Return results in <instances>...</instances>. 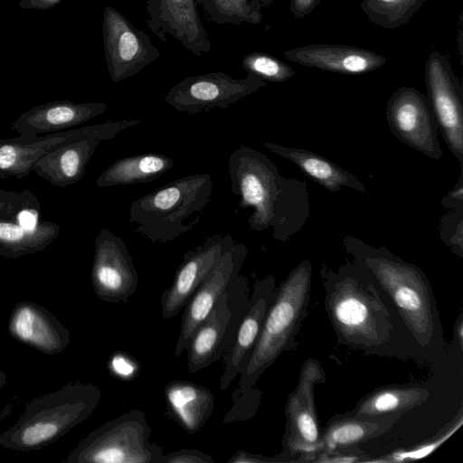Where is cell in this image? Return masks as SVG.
<instances>
[{"mask_svg":"<svg viewBox=\"0 0 463 463\" xmlns=\"http://www.w3.org/2000/svg\"><path fill=\"white\" fill-rule=\"evenodd\" d=\"M228 174L240 207L252 209L250 230L271 228L272 238L286 242L302 229L310 214L306 182L282 176L271 159L247 146L230 155Z\"/></svg>","mask_w":463,"mask_h":463,"instance_id":"cell-1","label":"cell"},{"mask_svg":"<svg viewBox=\"0 0 463 463\" xmlns=\"http://www.w3.org/2000/svg\"><path fill=\"white\" fill-rule=\"evenodd\" d=\"M353 262L365 269L389 296L407 329L421 347L443 345L442 328L430 283L424 272L385 247L347 235L343 239Z\"/></svg>","mask_w":463,"mask_h":463,"instance_id":"cell-2","label":"cell"},{"mask_svg":"<svg viewBox=\"0 0 463 463\" xmlns=\"http://www.w3.org/2000/svg\"><path fill=\"white\" fill-rule=\"evenodd\" d=\"M320 274L325 310L339 344L369 350L390 341L391 313L365 269L348 262L337 270L322 265Z\"/></svg>","mask_w":463,"mask_h":463,"instance_id":"cell-3","label":"cell"},{"mask_svg":"<svg viewBox=\"0 0 463 463\" xmlns=\"http://www.w3.org/2000/svg\"><path fill=\"white\" fill-rule=\"evenodd\" d=\"M312 283V264L299 262L277 287L276 294L248 363L240 373L236 397L255 387L263 373L283 352L294 351L297 335L307 315Z\"/></svg>","mask_w":463,"mask_h":463,"instance_id":"cell-4","label":"cell"},{"mask_svg":"<svg viewBox=\"0 0 463 463\" xmlns=\"http://www.w3.org/2000/svg\"><path fill=\"white\" fill-rule=\"evenodd\" d=\"M101 398L99 387L72 382L29 402L9 429L0 434V446L15 451L41 449L90 418Z\"/></svg>","mask_w":463,"mask_h":463,"instance_id":"cell-5","label":"cell"},{"mask_svg":"<svg viewBox=\"0 0 463 463\" xmlns=\"http://www.w3.org/2000/svg\"><path fill=\"white\" fill-rule=\"evenodd\" d=\"M213 194L210 175L183 176L134 201L129 222L134 232L153 243L170 242L197 225Z\"/></svg>","mask_w":463,"mask_h":463,"instance_id":"cell-6","label":"cell"},{"mask_svg":"<svg viewBox=\"0 0 463 463\" xmlns=\"http://www.w3.org/2000/svg\"><path fill=\"white\" fill-rule=\"evenodd\" d=\"M144 411L133 409L94 429L69 453L67 463H161L163 449L150 442Z\"/></svg>","mask_w":463,"mask_h":463,"instance_id":"cell-7","label":"cell"},{"mask_svg":"<svg viewBox=\"0 0 463 463\" xmlns=\"http://www.w3.org/2000/svg\"><path fill=\"white\" fill-rule=\"evenodd\" d=\"M250 300L248 279L240 273L218 298L186 348L187 372L194 373L222 359Z\"/></svg>","mask_w":463,"mask_h":463,"instance_id":"cell-8","label":"cell"},{"mask_svg":"<svg viewBox=\"0 0 463 463\" xmlns=\"http://www.w3.org/2000/svg\"><path fill=\"white\" fill-rule=\"evenodd\" d=\"M326 382L321 364L315 358L306 360L300 369L295 390L285 406L286 429L281 453L288 462L316 453L322 449L321 429L315 403L316 384Z\"/></svg>","mask_w":463,"mask_h":463,"instance_id":"cell-9","label":"cell"},{"mask_svg":"<svg viewBox=\"0 0 463 463\" xmlns=\"http://www.w3.org/2000/svg\"><path fill=\"white\" fill-rule=\"evenodd\" d=\"M139 123V119L107 121L40 136L31 143L21 136L12 137L10 142L0 146V179L25 177L41 157L59 146L78 140H109Z\"/></svg>","mask_w":463,"mask_h":463,"instance_id":"cell-10","label":"cell"},{"mask_svg":"<svg viewBox=\"0 0 463 463\" xmlns=\"http://www.w3.org/2000/svg\"><path fill=\"white\" fill-rule=\"evenodd\" d=\"M266 85L251 73L235 79L224 72H210L184 78L170 89L165 100L177 111L189 115L213 109L225 110Z\"/></svg>","mask_w":463,"mask_h":463,"instance_id":"cell-11","label":"cell"},{"mask_svg":"<svg viewBox=\"0 0 463 463\" xmlns=\"http://www.w3.org/2000/svg\"><path fill=\"white\" fill-rule=\"evenodd\" d=\"M428 99L442 137L458 159L463 164V89L454 74L450 62L438 51L432 50L424 67Z\"/></svg>","mask_w":463,"mask_h":463,"instance_id":"cell-12","label":"cell"},{"mask_svg":"<svg viewBox=\"0 0 463 463\" xmlns=\"http://www.w3.org/2000/svg\"><path fill=\"white\" fill-rule=\"evenodd\" d=\"M102 38L108 71L114 82L135 76L160 55L146 33L109 5L103 12Z\"/></svg>","mask_w":463,"mask_h":463,"instance_id":"cell-13","label":"cell"},{"mask_svg":"<svg viewBox=\"0 0 463 463\" xmlns=\"http://www.w3.org/2000/svg\"><path fill=\"white\" fill-rule=\"evenodd\" d=\"M386 118L401 142L433 160L441 157L437 121L428 98L417 89L396 90L387 102Z\"/></svg>","mask_w":463,"mask_h":463,"instance_id":"cell-14","label":"cell"},{"mask_svg":"<svg viewBox=\"0 0 463 463\" xmlns=\"http://www.w3.org/2000/svg\"><path fill=\"white\" fill-rule=\"evenodd\" d=\"M91 284L96 297L107 303L127 302L138 285V274L124 241L106 227L96 235Z\"/></svg>","mask_w":463,"mask_h":463,"instance_id":"cell-15","label":"cell"},{"mask_svg":"<svg viewBox=\"0 0 463 463\" xmlns=\"http://www.w3.org/2000/svg\"><path fill=\"white\" fill-rule=\"evenodd\" d=\"M248 254L245 244L236 242L217 260L205 279L193 294L181 319V329L175 347V355L186 350L201 323L212 311L218 298L227 290L232 280L240 273Z\"/></svg>","mask_w":463,"mask_h":463,"instance_id":"cell-16","label":"cell"},{"mask_svg":"<svg viewBox=\"0 0 463 463\" xmlns=\"http://www.w3.org/2000/svg\"><path fill=\"white\" fill-rule=\"evenodd\" d=\"M235 241L230 234H213L185 252L170 287L161 295V315L175 317L205 279L217 260Z\"/></svg>","mask_w":463,"mask_h":463,"instance_id":"cell-17","label":"cell"},{"mask_svg":"<svg viewBox=\"0 0 463 463\" xmlns=\"http://www.w3.org/2000/svg\"><path fill=\"white\" fill-rule=\"evenodd\" d=\"M276 288V279L271 274L264 279H255L249 308L240 322L232 342L222 357L224 364L220 378L222 391H226L246 366L266 314L274 300Z\"/></svg>","mask_w":463,"mask_h":463,"instance_id":"cell-18","label":"cell"},{"mask_svg":"<svg viewBox=\"0 0 463 463\" xmlns=\"http://www.w3.org/2000/svg\"><path fill=\"white\" fill-rule=\"evenodd\" d=\"M148 29L166 43L170 34L197 57L212 49L195 0H146Z\"/></svg>","mask_w":463,"mask_h":463,"instance_id":"cell-19","label":"cell"},{"mask_svg":"<svg viewBox=\"0 0 463 463\" xmlns=\"http://www.w3.org/2000/svg\"><path fill=\"white\" fill-rule=\"evenodd\" d=\"M7 329L16 341L49 355L61 354L71 342L68 328L47 308L33 301L14 306Z\"/></svg>","mask_w":463,"mask_h":463,"instance_id":"cell-20","label":"cell"},{"mask_svg":"<svg viewBox=\"0 0 463 463\" xmlns=\"http://www.w3.org/2000/svg\"><path fill=\"white\" fill-rule=\"evenodd\" d=\"M283 56L302 66L345 75H359L384 66L386 57L372 50L334 43H310L283 52Z\"/></svg>","mask_w":463,"mask_h":463,"instance_id":"cell-21","label":"cell"},{"mask_svg":"<svg viewBox=\"0 0 463 463\" xmlns=\"http://www.w3.org/2000/svg\"><path fill=\"white\" fill-rule=\"evenodd\" d=\"M107 105L102 102L76 103L56 100L37 105L22 113L11 129L23 137L34 138L74 128L104 114Z\"/></svg>","mask_w":463,"mask_h":463,"instance_id":"cell-22","label":"cell"},{"mask_svg":"<svg viewBox=\"0 0 463 463\" xmlns=\"http://www.w3.org/2000/svg\"><path fill=\"white\" fill-rule=\"evenodd\" d=\"M167 412L186 432L195 434L214 409L212 392L190 381L175 380L164 388Z\"/></svg>","mask_w":463,"mask_h":463,"instance_id":"cell-23","label":"cell"},{"mask_svg":"<svg viewBox=\"0 0 463 463\" xmlns=\"http://www.w3.org/2000/svg\"><path fill=\"white\" fill-rule=\"evenodd\" d=\"M402 413L354 415L336 413L321 430L322 449L359 445L390 430Z\"/></svg>","mask_w":463,"mask_h":463,"instance_id":"cell-24","label":"cell"},{"mask_svg":"<svg viewBox=\"0 0 463 463\" xmlns=\"http://www.w3.org/2000/svg\"><path fill=\"white\" fill-rule=\"evenodd\" d=\"M99 140H78L59 146L41 157L32 171L52 184L66 187L82 179Z\"/></svg>","mask_w":463,"mask_h":463,"instance_id":"cell-25","label":"cell"},{"mask_svg":"<svg viewBox=\"0 0 463 463\" xmlns=\"http://www.w3.org/2000/svg\"><path fill=\"white\" fill-rule=\"evenodd\" d=\"M263 146L274 154L294 163L303 173L332 193L347 187L365 193V185L347 170L326 157L302 148L284 146L269 141H261Z\"/></svg>","mask_w":463,"mask_h":463,"instance_id":"cell-26","label":"cell"},{"mask_svg":"<svg viewBox=\"0 0 463 463\" xmlns=\"http://www.w3.org/2000/svg\"><path fill=\"white\" fill-rule=\"evenodd\" d=\"M174 166V161L158 153H146L119 158L98 177L99 187L129 185L152 182Z\"/></svg>","mask_w":463,"mask_h":463,"instance_id":"cell-27","label":"cell"},{"mask_svg":"<svg viewBox=\"0 0 463 463\" xmlns=\"http://www.w3.org/2000/svg\"><path fill=\"white\" fill-rule=\"evenodd\" d=\"M429 390L419 386L388 385L374 389L364 395L350 411L354 415L402 413L429 400Z\"/></svg>","mask_w":463,"mask_h":463,"instance_id":"cell-28","label":"cell"},{"mask_svg":"<svg viewBox=\"0 0 463 463\" xmlns=\"http://www.w3.org/2000/svg\"><path fill=\"white\" fill-rule=\"evenodd\" d=\"M60 230V225L51 221L29 230L13 220L0 219V256L17 259L43 250L59 237Z\"/></svg>","mask_w":463,"mask_h":463,"instance_id":"cell-29","label":"cell"},{"mask_svg":"<svg viewBox=\"0 0 463 463\" xmlns=\"http://www.w3.org/2000/svg\"><path fill=\"white\" fill-rule=\"evenodd\" d=\"M208 18L215 24H258L262 21L260 0H196Z\"/></svg>","mask_w":463,"mask_h":463,"instance_id":"cell-30","label":"cell"},{"mask_svg":"<svg viewBox=\"0 0 463 463\" xmlns=\"http://www.w3.org/2000/svg\"><path fill=\"white\" fill-rule=\"evenodd\" d=\"M429 0H363L361 9L370 22L393 30L407 24Z\"/></svg>","mask_w":463,"mask_h":463,"instance_id":"cell-31","label":"cell"},{"mask_svg":"<svg viewBox=\"0 0 463 463\" xmlns=\"http://www.w3.org/2000/svg\"><path fill=\"white\" fill-rule=\"evenodd\" d=\"M462 423L463 407L460 406L457 415L430 439L410 449H398L380 458H369L366 462H409L424 458L447 441L461 427Z\"/></svg>","mask_w":463,"mask_h":463,"instance_id":"cell-32","label":"cell"},{"mask_svg":"<svg viewBox=\"0 0 463 463\" xmlns=\"http://www.w3.org/2000/svg\"><path fill=\"white\" fill-rule=\"evenodd\" d=\"M5 199L8 219L29 230L38 229L44 223L41 219V204L31 191H5Z\"/></svg>","mask_w":463,"mask_h":463,"instance_id":"cell-33","label":"cell"},{"mask_svg":"<svg viewBox=\"0 0 463 463\" xmlns=\"http://www.w3.org/2000/svg\"><path fill=\"white\" fill-rule=\"evenodd\" d=\"M241 65L247 73L266 82H284L295 75L294 69L288 63L262 52L248 53L243 57Z\"/></svg>","mask_w":463,"mask_h":463,"instance_id":"cell-34","label":"cell"},{"mask_svg":"<svg viewBox=\"0 0 463 463\" xmlns=\"http://www.w3.org/2000/svg\"><path fill=\"white\" fill-rule=\"evenodd\" d=\"M369 456L358 445L324 449L316 453L298 458V463H362ZM296 462V463H297Z\"/></svg>","mask_w":463,"mask_h":463,"instance_id":"cell-35","label":"cell"},{"mask_svg":"<svg viewBox=\"0 0 463 463\" xmlns=\"http://www.w3.org/2000/svg\"><path fill=\"white\" fill-rule=\"evenodd\" d=\"M463 204L443 217L440 222V237L451 250L463 257Z\"/></svg>","mask_w":463,"mask_h":463,"instance_id":"cell-36","label":"cell"},{"mask_svg":"<svg viewBox=\"0 0 463 463\" xmlns=\"http://www.w3.org/2000/svg\"><path fill=\"white\" fill-rule=\"evenodd\" d=\"M107 366L113 377L123 381L133 380L141 370L140 364L133 356L121 351L110 355Z\"/></svg>","mask_w":463,"mask_h":463,"instance_id":"cell-37","label":"cell"},{"mask_svg":"<svg viewBox=\"0 0 463 463\" xmlns=\"http://www.w3.org/2000/svg\"><path fill=\"white\" fill-rule=\"evenodd\" d=\"M161 463H214L211 455L196 449H182L163 455Z\"/></svg>","mask_w":463,"mask_h":463,"instance_id":"cell-38","label":"cell"},{"mask_svg":"<svg viewBox=\"0 0 463 463\" xmlns=\"http://www.w3.org/2000/svg\"><path fill=\"white\" fill-rule=\"evenodd\" d=\"M288 463L286 457L280 452L275 456H265L240 449L226 463Z\"/></svg>","mask_w":463,"mask_h":463,"instance_id":"cell-39","label":"cell"},{"mask_svg":"<svg viewBox=\"0 0 463 463\" xmlns=\"http://www.w3.org/2000/svg\"><path fill=\"white\" fill-rule=\"evenodd\" d=\"M321 0H290L289 11L296 18H303L310 14Z\"/></svg>","mask_w":463,"mask_h":463,"instance_id":"cell-40","label":"cell"},{"mask_svg":"<svg viewBox=\"0 0 463 463\" xmlns=\"http://www.w3.org/2000/svg\"><path fill=\"white\" fill-rule=\"evenodd\" d=\"M441 204L452 209L463 204L462 175L459 177L458 184L442 198Z\"/></svg>","mask_w":463,"mask_h":463,"instance_id":"cell-41","label":"cell"},{"mask_svg":"<svg viewBox=\"0 0 463 463\" xmlns=\"http://www.w3.org/2000/svg\"><path fill=\"white\" fill-rule=\"evenodd\" d=\"M62 0H20L18 5L24 9L47 10L53 8Z\"/></svg>","mask_w":463,"mask_h":463,"instance_id":"cell-42","label":"cell"},{"mask_svg":"<svg viewBox=\"0 0 463 463\" xmlns=\"http://www.w3.org/2000/svg\"><path fill=\"white\" fill-rule=\"evenodd\" d=\"M453 342L455 347H458L460 352L463 351V314L459 313L453 328Z\"/></svg>","mask_w":463,"mask_h":463,"instance_id":"cell-43","label":"cell"},{"mask_svg":"<svg viewBox=\"0 0 463 463\" xmlns=\"http://www.w3.org/2000/svg\"><path fill=\"white\" fill-rule=\"evenodd\" d=\"M0 219H8L5 190L0 189Z\"/></svg>","mask_w":463,"mask_h":463,"instance_id":"cell-44","label":"cell"},{"mask_svg":"<svg viewBox=\"0 0 463 463\" xmlns=\"http://www.w3.org/2000/svg\"><path fill=\"white\" fill-rule=\"evenodd\" d=\"M6 380H7L6 373L0 369V390L5 384Z\"/></svg>","mask_w":463,"mask_h":463,"instance_id":"cell-45","label":"cell"},{"mask_svg":"<svg viewBox=\"0 0 463 463\" xmlns=\"http://www.w3.org/2000/svg\"><path fill=\"white\" fill-rule=\"evenodd\" d=\"M260 2L263 7L268 8L274 3V0H260Z\"/></svg>","mask_w":463,"mask_h":463,"instance_id":"cell-46","label":"cell"},{"mask_svg":"<svg viewBox=\"0 0 463 463\" xmlns=\"http://www.w3.org/2000/svg\"><path fill=\"white\" fill-rule=\"evenodd\" d=\"M11 141V138L0 139V146Z\"/></svg>","mask_w":463,"mask_h":463,"instance_id":"cell-47","label":"cell"}]
</instances>
